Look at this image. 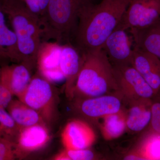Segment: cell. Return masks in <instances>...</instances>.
Returning <instances> with one entry per match:
<instances>
[{
	"instance_id": "obj_7",
	"label": "cell",
	"mask_w": 160,
	"mask_h": 160,
	"mask_svg": "<svg viewBox=\"0 0 160 160\" xmlns=\"http://www.w3.org/2000/svg\"><path fill=\"white\" fill-rule=\"evenodd\" d=\"M112 68L119 92L127 102L152 99L155 96L153 89L132 65Z\"/></svg>"
},
{
	"instance_id": "obj_10",
	"label": "cell",
	"mask_w": 160,
	"mask_h": 160,
	"mask_svg": "<svg viewBox=\"0 0 160 160\" xmlns=\"http://www.w3.org/2000/svg\"><path fill=\"white\" fill-rule=\"evenodd\" d=\"M48 127L46 125L38 124L21 128L14 144L16 158L22 159L45 147L51 139Z\"/></svg>"
},
{
	"instance_id": "obj_14",
	"label": "cell",
	"mask_w": 160,
	"mask_h": 160,
	"mask_svg": "<svg viewBox=\"0 0 160 160\" xmlns=\"http://www.w3.org/2000/svg\"><path fill=\"white\" fill-rule=\"evenodd\" d=\"M132 65L145 79L156 95L160 93V59L134 46Z\"/></svg>"
},
{
	"instance_id": "obj_16",
	"label": "cell",
	"mask_w": 160,
	"mask_h": 160,
	"mask_svg": "<svg viewBox=\"0 0 160 160\" xmlns=\"http://www.w3.org/2000/svg\"><path fill=\"white\" fill-rule=\"evenodd\" d=\"M129 107L126 112V128L139 132L150 125L151 119L152 99H141L128 102Z\"/></svg>"
},
{
	"instance_id": "obj_23",
	"label": "cell",
	"mask_w": 160,
	"mask_h": 160,
	"mask_svg": "<svg viewBox=\"0 0 160 160\" xmlns=\"http://www.w3.org/2000/svg\"><path fill=\"white\" fill-rule=\"evenodd\" d=\"M95 158L93 152L88 149H65L55 155L52 159L55 160H91Z\"/></svg>"
},
{
	"instance_id": "obj_1",
	"label": "cell",
	"mask_w": 160,
	"mask_h": 160,
	"mask_svg": "<svg viewBox=\"0 0 160 160\" xmlns=\"http://www.w3.org/2000/svg\"><path fill=\"white\" fill-rule=\"evenodd\" d=\"M130 0H103L80 15L73 35V46L83 55L102 49L120 22Z\"/></svg>"
},
{
	"instance_id": "obj_24",
	"label": "cell",
	"mask_w": 160,
	"mask_h": 160,
	"mask_svg": "<svg viewBox=\"0 0 160 160\" xmlns=\"http://www.w3.org/2000/svg\"><path fill=\"white\" fill-rule=\"evenodd\" d=\"M150 125L152 131L160 134V93L156 95L152 99Z\"/></svg>"
},
{
	"instance_id": "obj_27",
	"label": "cell",
	"mask_w": 160,
	"mask_h": 160,
	"mask_svg": "<svg viewBox=\"0 0 160 160\" xmlns=\"http://www.w3.org/2000/svg\"><path fill=\"white\" fill-rule=\"evenodd\" d=\"M13 96L9 89L0 84V108L7 109L12 100Z\"/></svg>"
},
{
	"instance_id": "obj_4",
	"label": "cell",
	"mask_w": 160,
	"mask_h": 160,
	"mask_svg": "<svg viewBox=\"0 0 160 160\" xmlns=\"http://www.w3.org/2000/svg\"><path fill=\"white\" fill-rule=\"evenodd\" d=\"M93 4V0H49L46 12L40 18L44 41L70 43L80 15Z\"/></svg>"
},
{
	"instance_id": "obj_12",
	"label": "cell",
	"mask_w": 160,
	"mask_h": 160,
	"mask_svg": "<svg viewBox=\"0 0 160 160\" xmlns=\"http://www.w3.org/2000/svg\"><path fill=\"white\" fill-rule=\"evenodd\" d=\"M84 58V56L70 43L62 45L60 69L66 78L65 92L69 99L73 98V89Z\"/></svg>"
},
{
	"instance_id": "obj_29",
	"label": "cell",
	"mask_w": 160,
	"mask_h": 160,
	"mask_svg": "<svg viewBox=\"0 0 160 160\" xmlns=\"http://www.w3.org/2000/svg\"><path fill=\"white\" fill-rule=\"evenodd\" d=\"M23 1H24V0H23Z\"/></svg>"
},
{
	"instance_id": "obj_21",
	"label": "cell",
	"mask_w": 160,
	"mask_h": 160,
	"mask_svg": "<svg viewBox=\"0 0 160 160\" xmlns=\"http://www.w3.org/2000/svg\"><path fill=\"white\" fill-rule=\"evenodd\" d=\"M21 128L6 109L0 108V139L15 143Z\"/></svg>"
},
{
	"instance_id": "obj_25",
	"label": "cell",
	"mask_w": 160,
	"mask_h": 160,
	"mask_svg": "<svg viewBox=\"0 0 160 160\" xmlns=\"http://www.w3.org/2000/svg\"><path fill=\"white\" fill-rule=\"evenodd\" d=\"M25 4L29 10L38 17L42 16L46 12L49 0H24Z\"/></svg>"
},
{
	"instance_id": "obj_26",
	"label": "cell",
	"mask_w": 160,
	"mask_h": 160,
	"mask_svg": "<svg viewBox=\"0 0 160 160\" xmlns=\"http://www.w3.org/2000/svg\"><path fill=\"white\" fill-rule=\"evenodd\" d=\"M14 143L3 139H0V160L16 159Z\"/></svg>"
},
{
	"instance_id": "obj_15",
	"label": "cell",
	"mask_w": 160,
	"mask_h": 160,
	"mask_svg": "<svg viewBox=\"0 0 160 160\" xmlns=\"http://www.w3.org/2000/svg\"><path fill=\"white\" fill-rule=\"evenodd\" d=\"M31 70L22 63L6 65L0 68V84L18 98L28 87Z\"/></svg>"
},
{
	"instance_id": "obj_5",
	"label": "cell",
	"mask_w": 160,
	"mask_h": 160,
	"mask_svg": "<svg viewBox=\"0 0 160 160\" xmlns=\"http://www.w3.org/2000/svg\"><path fill=\"white\" fill-rule=\"evenodd\" d=\"M18 99L37 111L48 126L56 119L57 92L52 84L40 74L31 78L28 87Z\"/></svg>"
},
{
	"instance_id": "obj_22",
	"label": "cell",
	"mask_w": 160,
	"mask_h": 160,
	"mask_svg": "<svg viewBox=\"0 0 160 160\" xmlns=\"http://www.w3.org/2000/svg\"><path fill=\"white\" fill-rule=\"evenodd\" d=\"M138 153L144 160H160V134L152 130L144 140Z\"/></svg>"
},
{
	"instance_id": "obj_20",
	"label": "cell",
	"mask_w": 160,
	"mask_h": 160,
	"mask_svg": "<svg viewBox=\"0 0 160 160\" xmlns=\"http://www.w3.org/2000/svg\"><path fill=\"white\" fill-rule=\"evenodd\" d=\"M103 118L101 130L105 139H114L124 133L126 128V112L124 110L108 115Z\"/></svg>"
},
{
	"instance_id": "obj_28",
	"label": "cell",
	"mask_w": 160,
	"mask_h": 160,
	"mask_svg": "<svg viewBox=\"0 0 160 160\" xmlns=\"http://www.w3.org/2000/svg\"><path fill=\"white\" fill-rule=\"evenodd\" d=\"M124 160H144V158L139 153H137L136 154H131L126 156V157L124 158Z\"/></svg>"
},
{
	"instance_id": "obj_17",
	"label": "cell",
	"mask_w": 160,
	"mask_h": 160,
	"mask_svg": "<svg viewBox=\"0 0 160 160\" xmlns=\"http://www.w3.org/2000/svg\"><path fill=\"white\" fill-rule=\"evenodd\" d=\"M134 46L154 55L160 59V22L140 30H129Z\"/></svg>"
},
{
	"instance_id": "obj_11",
	"label": "cell",
	"mask_w": 160,
	"mask_h": 160,
	"mask_svg": "<svg viewBox=\"0 0 160 160\" xmlns=\"http://www.w3.org/2000/svg\"><path fill=\"white\" fill-rule=\"evenodd\" d=\"M127 30L116 28L105 41L102 49L112 66L132 65L133 48Z\"/></svg>"
},
{
	"instance_id": "obj_8",
	"label": "cell",
	"mask_w": 160,
	"mask_h": 160,
	"mask_svg": "<svg viewBox=\"0 0 160 160\" xmlns=\"http://www.w3.org/2000/svg\"><path fill=\"white\" fill-rule=\"evenodd\" d=\"M72 99H74V108L78 112L90 120L98 119L123 110V98L119 93Z\"/></svg>"
},
{
	"instance_id": "obj_3",
	"label": "cell",
	"mask_w": 160,
	"mask_h": 160,
	"mask_svg": "<svg viewBox=\"0 0 160 160\" xmlns=\"http://www.w3.org/2000/svg\"><path fill=\"white\" fill-rule=\"evenodd\" d=\"M84 56V63L75 85L72 98L119 93L112 65L102 49Z\"/></svg>"
},
{
	"instance_id": "obj_2",
	"label": "cell",
	"mask_w": 160,
	"mask_h": 160,
	"mask_svg": "<svg viewBox=\"0 0 160 160\" xmlns=\"http://www.w3.org/2000/svg\"><path fill=\"white\" fill-rule=\"evenodd\" d=\"M17 39L19 63L30 70L37 65L42 42L39 18L29 9L23 0H0Z\"/></svg>"
},
{
	"instance_id": "obj_19",
	"label": "cell",
	"mask_w": 160,
	"mask_h": 160,
	"mask_svg": "<svg viewBox=\"0 0 160 160\" xmlns=\"http://www.w3.org/2000/svg\"><path fill=\"white\" fill-rule=\"evenodd\" d=\"M6 109L20 128L38 124L47 125L37 111L20 100H12Z\"/></svg>"
},
{
	"instance_id": "obj_6",
	"label": "cell",
	"mask_w": 160,
	"mask_h": 160,
	"mask_svg": "<svg viewBox=\"0 0 160 160\" xmlns=\"http://www.w3.org/2000/svg\"><path fill=\"white\" fill-rule=\"evenodd\" d=\"M160 22V0H130L116 28L146 29Z\"/></svg>"
},
{
	"instance_id": "obj_18",
	"label": "cell",
	"mask_w": 160,
	"mask_h": 160,
	"mask_svg": "<svg viewBox=\"0 0 160 160\" xmlns=\"http://www.w3.org/2000/svg\"><path fill=\"white\" fill-rule=\"evenodd\" d=\"M6 15L0 2V59L6 58L19 63L17 39L6 24Z\"/></svg>"
},
{
	"instance_id": "obj_13",
	"label": "cell",
	"mask_w": 160,
	"mask_h": 160,
	"mask_svg": "<svg viewBox=\"0 0 160 160\" xmlns=\"http://www.w3.org/2000/svg\"><path fill=\"white\" fill-rule=\"evenodd\" d=\"M95 133L88 123L78 119L72 120L64 127L61 140L65 149H88L96 141Z\"/></svg>"
},
{
	"instance_id": "obj_9",
	"label": "cell",
	"mask_w": 160,
	"mask_h": 160,
	"mask_svg": "<svg viewBox=\"0 0 160 160\" xmlns=\"http://www.w3.org/2000/svg\"><path fill=\"white\" fill-rule=\"evenodd\" d=\"M62 45L54 42L43 41L38 52L37 65L39 74L52 84L66 82V78L60 69Z\"/></svg>"
}]
</instances>
